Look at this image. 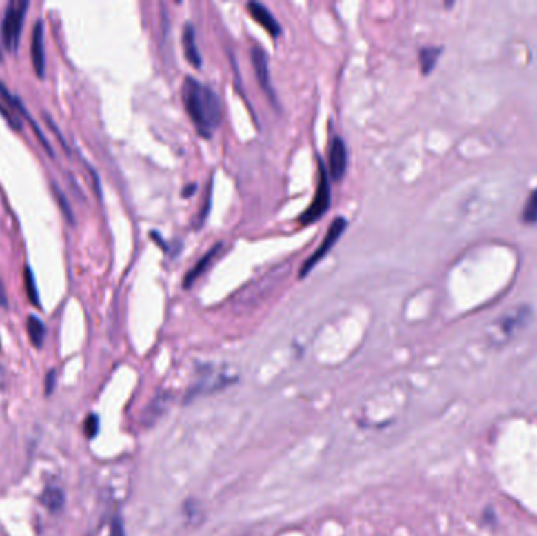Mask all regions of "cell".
<instances>
[{
	"mask_svg": "<svg viewBox=\"0 0 537 536\" xmlns=\"http://www.w3.org/2000/svg\"><path fill=\"white\" fill-rule=\"evenodd\" d=\"M183 103L190 117L196 132L205 139H211L220 125L222 109L220 99L212 88L196 81L194 77H185L181 90Z\"/></svg>",
	"mask_w": 537,
	"mask_h": 536,
	"instance_id": "cell-1",
	"label": "cell"
},
{
	"mask_svg": "<svg viewBox=\"0 0 537 536\" xmlns=\"http://www.w3.org/2000/svg\"><path fill=\"white\" fill-rule=\"evenodd\" d=\"M27 10V0H11L7 5V10H5L2 19L0 35H2V41L8 50H16V48H18Z\"/></svg>",
	"mask_w": 537,
	"mask_h": 536,
	"instance_id": "cell-2",
	"label": "cell"
},
{
	"mask_svg": "<svg viewBox=\"0 0 537 536\" xmlns=\"http://www.w3.org/2000/svg\"><path fill=\"white\" fill-rule=\"evenodd\" d=\"M330 201H332V195H330V178L329 173L325 170V166L322 159H319V181H318V188H316V194L313 197V201L311 205L302 212L298 222L301 225H311L314 222H318L319 219L324 216V214L329 211L330 208Z\"/></svg>",
	"mask_w": 537,
	"mask_h": 536,
	"instance_id": "cell-3",
	"label": "cell"
},
{
	"mask_svg": "<svg viewBox=\"0 0 537 536\" xmlns=\"http://www.w3.org/2000/svg\"><path fill=\"white\" fill-rule=\"evenodd\" d=\"M347 227V221L344 217H336L335 221L330 224L329 231H327L325 238L322 239L321 246L314 250L313 255H311L308 259H305V263L301 268V279H305L307 275L313 270L316 264H319V261L324 258L327 253L332 250V247L336 244V241L339 239V236L344 233V230Z\"/></svg>",
	"mask_w": 537,
	"mask_h": 536,
	"instance_id": "cell-4",
	"label": "cell"
},
{
	"mask_svg": "<svg viewBox=\"0 0 537 536\" xmlns=\"http://www.w3.org/2000/svg\"><path fill=\"white\" fill-rule=\"evenodd\" d=\"M252 63H253V70L254 75H256V79L259 82V86L264 90V93L269 96L272 103H276V96L272 88V83H270V71H269V59L267 54L264 52L263 48H253L252 50Z\"/></svg>",
	"mask_w": 537,
	"mask_h": 536,
	"instance_id": "cell-5",
	"label": "cell"
},
{
	"mask_svg": "<svg viewBox=\"0 0 537 536\" xmlns=\"http://www.w3.org/2000/svg\"><path fill=\"white\" fill-rule=\"evenodd\" d=\"M347 168V148L339 137L332 140L329 153V173L333 181H341Z\"/></svg>",
	"mask_w": 537,
	"mask_h": 536,
	"instance_id": "cell-6",
	"label": "cell"
},
{
	"mask_svg": "<svg viewBox=\"0 0 537 536\" xmlns=\"http://www.w3.org/2000/svg\"><path fill=\"white\" fill-rule=\"evenodd\" d=\"M30 54H32V63L33 68H35L37 75L39 77H43L44 71H46V54H44V26L41 19H38L35 22V27H33Z\"/></svg>",
	"mask_w": 537,
	"mask_h": 536,
	"instance_id": "cell-7",
	"label": "cell"
},
{
	"mask_svg": "<svg viewBox=\"0 0 537 536\" xmlns=\"http://www.w3.org/2000/svg\"><path fill=\"white\" fill-rule=\"evenodd\" d=\"M248 13H250L252 18L258 22L263 29L269 33L270 37H280L281 35V26L278 24V21L274 18V14L264 7L263 3L258 2H252L247 5Z\"/></svg>",
	"mask_w": 537,
	"mask_h": 536,
	"instance_id": "cell-8",
	"label": "cell"
},
{
	"mask_svg": "<svg viewBox=\"0 0 537 536\" xmlns=\"http://www.w3.org/2000/svg\"><path fill=\"white\" fill-rule=\"evenodd\" d=\"M183 48H184V55L185 59L189 60V63L195 68L201 66V54L198 50L196 46V33H195V27L188 22L183 30Z\"/></svg>",
	"mask_w": 537,
	"mask_h": 536,
	"instance_id": "cell-9",
	"label": "cell"
},
{
	"mask_svg": "<svg viewBox=\"0 0 537 536\" xmlns=\"http://www.w3.org/2000/svg\"><path fill=\"white\" fill-rule=\"evenodd\" d=\"M220 249H222V244H220V242H219V244L214 246L211 250H207V252H206V255L203 257V258L200 259V261H198V263L195 264V266L189 270L188 274H185L184 281H183V285H184L185 290H188V288H190L192 285H194L198 277H201V274L205 272V270L209 268V264H211V263L214 261V258L217 257V253L220 252Z\"/></svg>",
	"mask_w": 537,
	"mask_h": 536,
	"instance_id": "cell-10",
	"label": "cell"
},
{
	"mask_svg": "<svg viewBox=\"0 0 537 536\" xmlns=\"http://www.w3.org/2000/svg\"><path fill=\"white\" fill-rule=\"evenodd\" d=\"M27 334L30 337L32 345L35 348H41L44 343V338H46V326L41 319L35 315H30L27 318Z\"/></svg>",
	"mask_w": 537,
	"mask_h": 536,
	"instance_id": "cell-11",
	"label": "cell"
},
{
	"mask_svg": "<svg viewBox=\"0 0 537 536\" xmlns=\"http://www.w3.org/2000/svg\"><path fill=\"white\" fill-rule=\"evenodd\" d=\"M41 504L49 511L59 513L65 506V494L60 488H48L41 495Z\"/></svg>",
	"mask_w": 537,
	"mask_h": 536,
	"instance_id": "cell-12",
	"label": "cell"
},
{
	"mask_svg": "<svg viewBox=\"0 0 537 536\" xmlns=\"http://www.w3.org/2000/svg\"><path fill=\"white\" fill-rule=\"evenodd\" d=\"M529 313L528 307H523L517 310L516 313H514L512 316H506L505 319L501 321V329L505 334L511 335L516 332V329H518V327H522L525 324V319H527V316Z\"/></svg>",
	"mask_w": 537,
	"mask_h": 536,
	"instance_id": "cell-13",
	"label": "cell"
},
{
	"mask_svg": "<svg viewBox=\"0 0 537 536\" xmlns=\"http://www.w3.org/2000/svg\"><path fill=\"white\" fill-rule=\"evenodd\" d=\"M167 403H168V398L167 395H163V397H156L154 399H152V403L146 408L145 410V415H143V420L146 425H151V423H154L159 417L165 412L167 409Z\"/></svg>",
	"mask_w": 537,
	"mask_h": 536,
	"instance_id": "cell-14",
	"label": "cell"
},
{
	"mask_svg": "<svg viewBox=\"0 0 537 536\" xmlns=\"http://www.w3.org/2000/svg\"><path fill=\"white\" fill-rule=\"evenodd\" d=\"M440 54H442V48H423L420 50V65L423 75H429L434 70Z\"/></svg>",
	"mask_w": 537,
	"mask_h": 536,
	"instance_id": "cell-15",
	"label": "cell"
},
{
	"mask_svg": "<svg viewBox=\"0 0 537 536\" xmlns=\"http://www.w3.org/2000/svg\"><path fill=\"white\" fill-rule=\"evenodd\" d=\"M24 286H26L27 296H28V299H30V302L33 304V306L41 307V304H39V295H38V290H37V281H35V277H33L30 266H26V270H24Z\"/></svg>",
	"mask_w": 537,
	"mask_h": 536,
	"instance_id": "cell-16",
	"label": "cell"
},
{
	"mask_svg": "<svg viewBox=\"0 0 537 536\" xmlns=\"http://www.w3.org/2000/svg\"><path fill=\"white\" fill-rule=\"evenodd\" d=\"M522 217L525 224H537V189L531 192L527 203H525Z\"/></svg>",
	"mask_w": 537,
	"mask_h": 536,
	"instance_id": "cell-17",
	"label": "cell"
},
{
	"mask_svg": "<svg viewBox=\"0 0 537 536\" xmlns=\"http://www.w3.org/2000/svg\"><path fill=\"white\" fill-rule=\"evenodd\" d=\"M54 194H55V197H57V200H59V205H60V208H61V211H63L65 217L68 219V222H70V224H74V216H72V210H71L70 203H68V200H66V197H65L63 192H61L59 188H57V184H54Z\"/></svg>",
	"mask_w": 537,
	"mask_h": 536,
	"instance_id": "cell-18",
	"label": "cell"
},
{
	"mask_svg": "<svg viewBox=\"0 0 537 536\" xmlns=\"http://www.w3.org/2000/svg\"><path fill=\"white\" fill-rule=\"evenodd\" d=\"M83 430H85V436L88 439H94L96 434L99 433V417L96 414H90L87 419H85Z\"/></svg>",
	"mask_w": 537,
	"mask_h": 536,
	"instance_id": "cell-19",
	"label": "cell"
},
{
	"mask_svg": "<svg viewBox=\"0 0 537 536\" xmlns=\"http://www.w3.org/2000/svg\"><path fill=\"white\" fill-rule=\"evenodd\" d=\"M211 195H212V184H209V188H207V199L205 200V208H203L201 212H200V219H198V224H196L198 227H196V228H200V225L206 221L207 212H209V208H211Z\"/></svg>",
	"mask_w": 537,
	"mask_h": 536,
	"instance_id": "cell-20",
	"label": "cell"
},
{
	"mask_svg": "<svg viewBox=\"0 0 537 536\" xmlns=\"http://www.w3.org/2000/svg\"><path fill=\"white\" fill-rule=\"evenodd\" d=\"M110 536H126L124 535V524L121 521L120 516H116L115 519L112 521V526H110Z\"/></svg>",
	"mask_w": 537,
	"mask_h": 536,
	"instance_id": "cell-21",
	"label": "cell"
},
{
	"mask_svg": "<svg viewBox=\"0 0 537 536\" xmlns=\"http://www.w3.org/2000/svg\"><path fill=\"white\" fill-rule=\"evenodd\" d=\"M55 377H57L55 370H50V371H49V375H48V377H46V393H48V395L54 392Z\"/></svg>",
	"mask_w": 537,
	"mask_h": 536,
	"instance_id": "cell-22",
	"label": "cell"
},
{
	"mask_svg": "<svg viewBox=\"0 0 537 536\" xmlns=\"http://www.w3.org/2000/svg\"><path fill=\"white\" fill-rule=\"evenodd\" d=\"M0 306L7 307V292H5V288H3L2 281H0Z\"/></svg>",
	"mask_w": 537,
	"mask_h": 536,
	"instance_id": "cell-23",
	"label": "cell"
},
{
	"mask_svg": "<svg viewBox=\"0 0 537 536\" xmlns=\"http://www.w3.org/2000/svg\"><path fill=\"white\" fill-rule=\"evenodd\" d=\"M185 189H188V190L184 192V197H189L190 194H194L195 189H196V186L195 184L194 186H188V188H185Z\"/></svg>",
	"mask_w": 537,
	"mask_h": 536,
	"instance_id": "cell-24",
	"label": "cell"
}]
</instances>
